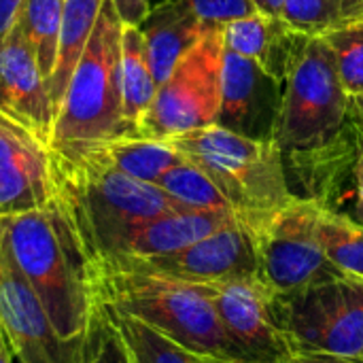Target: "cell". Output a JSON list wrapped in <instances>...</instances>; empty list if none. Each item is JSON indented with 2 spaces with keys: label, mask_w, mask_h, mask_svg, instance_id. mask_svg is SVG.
I'll return each mask as SVG.
<instances>
[{
  "label": "cell",
  "mask_w": 363,
  "mask_h": 363,
  "mask_svg": "<svg viewBox=\"0 0 363 363\" xmlns=\"http://www.w3.org/2000/svg\"><path fill=\"white\" fill-rule=\"evenodd\" d=\"M0 238L45 306L57 338L77 345L100 302L94 259L62 196L45 208L0 217Z\"/></svg>",
  "instance_id": "cell-1"
},
{
  "label": "cell",
  "mask_w": 363,
  "mask_h": 363,
  "mask_svg": "<svg viewBox=\"0 0 363 363\" xmlns=\"http://www.w3.org/2000/svg\"><path fill=\"white\" fill-rule=\"evenodd\" d=\"M94 266L100 304L151 325L204 357L242 362V355L223 332L204 285L111 262Z\"/></svg>",
  "instance_id": "cell-2"
},
{
  "label": "cell",
  "mask_w": 363,
  "mask_h": 363,
  "mask_svg": "<svg viewBox=\"0 0 363 363\" xmlns=\"http://www.w3.org/2000/svg\"><path fill=\"white\" fill-rule=\"evenodd\" d=\"M57 162L60 196L94 264L113 257L134 225L168 213L189 211L160 185L128 177L96 153L77 160L57 157Z\"/></svg>",
  "instance_id": "cell-3"
},
{
  "label": "cell",
  "mask_w": 363,
  "mask_h": 363,
  "mask_svg": "<svg viewBox=\"0 0 363 363\" xmlns=\"http://www.w3.org/2000/svg\"><path fill=\"white\" fill-rule=\"evenodd\" d=\"M168 143L219 187L234 215L251 230L296 196L283 149L272 138H249L213 123L172 136Z\"/></svg>",
  "instance_id": "cell-4"
},
{
  "label": "cell",
  "mask_w": 363,
  "mask_h": 363,
  "mask_svg": "<svg viewBox=\"0 0 363 363\" xmlns=\"http://www.w3.org/2000/svg\"><path fill=\"white\" fill-rule=\"evenodd\" d=\"M121 28L123 21L113 0H104L89 45L55 115L49 145L62 160H77L106 140L134 136L121 98Z\"/></svg>",
  "instance_id": "cell-5"
},
{
  "label": "cell",
  "mask_w": 363,
  "mask_h": 363,
  "mask_svg": "<svg viewBox=\"0 0 363 363\" xmlns=\"http://www.w3.org/2000/svg\"><path fill=\"white\" fill-rule=\"evenodd\" d=\"M349 123V96L336 60L321 36H308L283 83L274 140L283 155L306 153L336 140Z\"/></svg>",
  "instance_id": "cell-6"
},
{
  "label": "cell",
  "mask_w": 363,
  "mask_h": 363,
  "mask_svg": "<svg viewBox=\"0 0 363 363\" xmlns=\"http://www.w3.org/2000/svg\"><path fill=\"white\" fill-rule=\"evenodd\" d=\"M223 51L221 28H208L177 62L166 81L160 83L157 94L138 125V136L168 140L217 123L221 108Z\"/></svg>",
  "instance_id": "cell-7"
},
{
  "label": "cell",
  "mask_w": 363,
  "mask_h": 363,
  "mask_svg": "<svg viewBox=\"0 0 363 363\" xmlns=\"http://www.w3.org/2000/svg\"><path fill=\"white\" fill-rule=\"evenodd\" d=\"M279 315L298 353L363 357V283L334 279L277 294Z\"/></svg>",
  "instance_id": "cell-8"
},
{
  "label": "cell",
  "mask_w": 363,
  "mask_h": 363,
  "mask_svg": "<svg viewBox=\"0 0 363 363\" xmlns=\"http://www.w3.org/2000/svg\"><path fill=\"white\" fill-rule=\"evenodd\" d=\"M319 211L317 200L294 196L253 230L259 251V279L274 294H291L345 277L321 247Z\"/></svg>",
  "instance_id": "cell-9"
},
{
  "label": "cell",
  "mask_w": 363,
  "mask_h": 363,
  "mask_svg": "<svg viewBox=\"0 0 363 363\" xmlns=\"http://www.w3.org/2000/svg\"><path fill=\"white\" fill-rule=\"evenodd\" d=\"M219 323L245 363H281L296 355L287 336L277 294L259 279H240L204 285Z\"/></svg>",
  "instance_id": "cell-10"
},
{
  "label": "cell",
  "mask_w": 363,
  "mask_h": 363,
  "mask_svg": "<svg viewBox=\"0 0 363 363\" xmlns=\"http://www.w3.org/2000/svg\"><path fill=\"white\" fill-rule=\"evenodd\" d=\"M104 262L172 277L187 283H198V285L259 277L257 238L255 232L240 219L230 225H223L221 230L208 234L206 238L194 242L191 247L170 255H160L149 259L113 257Z\"/></svg>",
  "instance_id": "cell-11"
},
{
  "label": "cell",
  "mask_w": 363,
  "mask_h": 363,
  "mask_svg": "<svg viewBox=\"0 0 363 363\" xmlns=\"http://www.w3.org/2000/svg\"><path fill=\"white\" fill-rule=\"evenodd\" d=\"M60 198V162L49 143L0 113V217L45 208Z\"/></svg>",
  "instance_id": "cell-12"
},
{
  "label": "cell",
  "mask_w": 363,
  "mask_h": 363,
  "mask_svg": "<svg viewBox=\"0 0 363 363\" xmlns=\"http://www.w3.org/2000/svg\"><path fill=\"white\" fill-rule=\"evenodd\" d=\"M0 328L19 363H72L77 345L57 338L45 306L0 238Z\"/></svg>",
  "instance_id": "cell-13"
},
{
  "label": "cell",
  "mask_w": 363,
  "mask_h": 363,
  "mask_svg": "<svg viewBox=\"0 0 363 363\" xmlns=\"http://www.w3.org/2000/svg\"><path fill=\"white\" fill-rule=\"evenodd\" d=\"M283 102V83L255 62L223 51L221 108L217 123L259 140H274Z\"/></svg>",
  "instance_id": "cell-14"
},
{
  "label": "cell",
  "mask_w": 363,
  "mask_h": 363,
  "mask_svg": "<svg viewBox=\"0 0 363 363\" xmlns=\"http://www.w3.org/2000/svg\"><path fill=\"white\" fill-rule=\"evenodd\" d=\"M0 113L28 128L40 140H51L55 111L47 79L19 28L0 45Z\"/></svg>",
  "instance_id": "cell-15"
},
{
  "label": "cell",
  "mask_w": 363,
  "mask_h": 363,
  "mask_svg": "<svg viewBox=\"0 0 363 363\" xmlns=\"http://www.w3.org/2000/svg\"><path fill=\"white\" fill-rule=\"evenodd\" d=\"M223 47L255 62L262 70L285 83L300 49L311 34L294 28L285 17L255 11L221 26Z\"/></svg>",
  "instance_id": "cell-16"
},
{
  "label": "cell",
  "mask_w": 363,
  "mask_h": 363,
  "mask_svg": "<svg viewBox=\"0 0 363 363\" xmlns=\"http://www.w3.org/2000/svg\"><path fill=\"white\" fill-rule=\"evenodd\" d=\"M238 221L230 211H177L134 225L113 257L149 259L191 247L208 234ZM108 257V259H113ZM104 262V259H102ZM98 264V262H96Z\"/></svg>",
  "instance_id": "cell-17"
},
{
  "label": "cell",
  "mask_w": 363,
  "mask_h": 363,
  "mask_svg": "<svg viewBox=\"0 0 363 363\" xmlns=\"http://www.w3.org/2000/svg\"><path fill=\"white\" fill-rule=\"evenodd\" d=\"M138 28L145 36L151 70L160 85L172 72L177 62L213 26L202 23L183 0H166L153 4Z\"/></svg>",
  "instance_id": "cell-18"
},
{
  "label": "cell",
  "mask_w": 363,
  "mask_h": 363,
  "mask_svg": "<svg viewBox=\"0 0 363 363\" xmlns=\"http://www.w3.org/2000/svg\"><path fill=\"white\" fill-rule=\"evenodd\" d=\"M102 4L104 0H66L64 4L55 64L47 81L49 98H51L55 115L62 106L68 83L89 45Z\"/></svg>",
  "instance_id": "cell-19"
},
{
  "label": "cell",
  "mask_w": 363,
  "mask_h": 363,
  "mask_svg": "<svg viewBox=\"0 0 363 363\" xmlns=\"http://www.w3.org/2000/svg\"><path fill=\"white\" fill-rule=\"evenodd\" d=\"M119 79H121L123 115L130 125V132L138 136V125L145 113L149 111L160 85L151 70L145 36L140 28L132 23H123L121 28Z\"/></svg>",
  "instance_id": "cell-20"
},
{
  "label": "cell",
  "mask_w": 363,
  "mask_h": 363,
  "mask_svg": "<svg viewBox=\"0 0 363 363\" xmlns=\"http://www.w3.org/2000/svg\"><path fill=\"white\" fill-rule=\"evenodd\" d=\"M87 153H96L117 170L145 183L157 185V181L185 157L168 143L147 136H119L106 140ZM85 155V153H83Z\"/></svg>",
  "instance_id": "cell-21"
},
{
  "label": "cell",
  "mask_w": 363,
  "mask_h": 363,
  "mask_svg": "<svg viewBox=\"0 0 363 363\" xmlns=\"http://www.w3.org/2000/svg\"><path fill=\"white\" fill-rule=\"evenodd\" d=\"M104 306V304H102ZM119 330L134 363H208V357L181 347L151 325L104 306Z\"/></svg>",
  "instance_id": "cell-22"
},
{
  "label": "cell",
  "mask_w": 363,
  "mask_h": 363,
  "mask_svg": "<svg viewBox=\"0 0 363 363\" xmlns=\"http://www.w3.org/2000/svg\"><path fill=\"white\" fill-rule=\"evenodd\" d=\"M317 232L330 262L353 281L363 283V225L345 213L321 206Z\"/></svg>",
  "instance_id": "cell-23"
},
{
  "label": "cell",
  "mask_w": 363,
  "mask_h": 363,
  "mask_svg": "<svg viewBox=\"0 0 363 363\" xmlns=\"http://www.w3.org/2000/svg\"><path fill=\"white\" fill-rule=\"evenodd\" d=\"M64 4L66 0H23L17 23L23 38L32 47L47 81L55 64Z\"/></svg>",
  "instance_id": "cell-24"
},
{
  "label": "cell",
  "mask_w": 363,
  "mask_h": 363,
  "mask_svg": "<svg viewBox=\"0 0 363 363\" xmlns=\"http://www.w3.org/2000/svg\"><path fill=\"white\" fill-rule=\"evenodd\" d=\"M157 185L174 198L179 204H183L189 211H230V204L225 196L219 191V187L191 162L183 160L174 168H170Z\"/></svg>",
  "instance_id": "cell-25"
},
{
  "label": "cell",
  "mask_w": 363,
  "mask_h": 363,
  "mask_svg": "<svg viewBox=\"0 0 363 363\" xmlns=\"http://www.w3.org/2000/svg\"><path fill=\"white\" fill-rule=\"evenodd\" d=\"M319 36L336 60V70L347 96H363V21H342Z\"/></svg>",
  "instance_id": "cell-26"
},
{
  "label": "cell",
  "mask_w": 363,
  "mask_h": 363,
  "mask_svg": "<svg viewBox=\"0 0 363 363\" xmlns=\"http://www.w3.org/2000/svg\"><path fill=\"white\" fill-rule=\"evenodd\" d=\"M72 363H134L108 311L98 304L87 332L77 345Z\"/></svg>",
  "instance_id": "cell-27"
},
{
  "label": "cell",
  "mask_w": 363,
  "mask_h": 363,
  "mask_svg": "<svg viewBox=\"0 0 363 363\" xmlns=\"http://www.w3.org/2000/svg\"><path fill=\"white\" fill-rule=\"evenodd\" d=\"M345 0H285L281 17L304 34L319 36L342 21Z\"/></svg>",
  "instance_id": "cell-28"
},
{
  "label": "cell",
  "mask_w": 363,
  "mask_h": 363,
  "mask_svg": "<svg viewBox=\"0 0 363 363\" xmlns=\"http://www.w3.org/2000/svg\"><path fill=\"white\" fill-rule=\"evenodd\" d=\"M206 26H225L257 11L253 0H183Z\"/></svg>",
  "instance_id": "cell-29"
},
{
  "label": "cell",
  "mask_w": 363,
  "mask_h": 363,
  "mask_svg": "<svg viewBox=\"0 0 363 363\" xmlns=\"http://www.w3.org/2000/svg\"><path fill=\"white\" fill-rule=\"evenodd\" d=\"M349 136H351V151H349L342 183L347 179L351 183L349 189L353 198V213L349 217L363 225V128L349 121Z\"/></svg>",
  "instance_id": "cell-30"
},
{
  "label": "cell",
  "mask_w": 363,
  "mask_h": 363,
  "mask_svg": "<svg viewBox=\"0 0 363 363\" xmlns=\"http://www.w3.org/2000/svg\"><path fill=\"white\" fill-rule=\"evenodd\" d=\"M21 6H23V0H0V45L17 28Z\"/></svg>",
  "instance_id": "cell-31"
},
{
  "label": "cell",
  "mask_w": 363,
  "mask_h": 363,
  "mask_svg": "<svg viewBox=\"0 0 363 363\" xmlns=\"http://www.w3.org/2000/svg\"><path fill=\"white\" fill-rule=\"evenodd\" d=\"M123 23L138 26L151 9V0H113Z\"/></svg>",
  "instance_id": "cell-32"
},
{
  "label": "cell",
  "mask_w": 363,
  "mask_h": 363,
  "mask_svg": "<svg viewBox=\"0 0 363 363\" xmlns=\"http://www.w3.org/2000/svg\"><path fill=\"white\" fill-rule=\"evenodd\" d=\"M342 21H363V0L342 2Z\"/></svg>",
  "instance_id": "cell-33"
},
{
  "label": "cell",
  "mask_w": 363,
  "mask_h": 363,
  "mask_svg": "<svg viewBox=\"0 0 363 363\" xmlns=\"http://www.w3.org/2000/svg\"><path fill=\"white\" fill-rule=\"evenodd\" d=\"M349 121L363 128V96L349 98Z\"/></svg>",
  "instance_id": "cell-34"
},
{
  "label": "cell",
  "mask_w": 363,
  "mask_h": 363,
  "mask_svg": "<svg viewBox=\"0 0 363 363\" xmlns=\"http://www.w3.org/2000/svg\"><path fill=\"white\" fill-rule=\"evenodd\" d=\"M315 363H363V359H353V357H338V355H325V353H304Z\"/></svg>",
  "instance_id": "cell-35"
},
{
  "label": "cell",
  "mask_w": 363,
  "mask_h": 363,
  "mask_svg": "<svg viewBox=\"0 0 363 363\" xmlns=\"http://www.w3.org/2000/svg\"><path fill=\"white\" fill-rule=\"evenodd\" d=\"M253 4H255V6H257V11H262V13L281 15V13H283V4H285V0H253Z\"/></svg>",
  "instance_id": "cell-36"
},
{
  "label": "cell",
  "mask_w": 363,
  "mask_h": 363,
  "mask_svg": "<svg viewBox=\"0 0 363 363\" xmlns=\"http://www.w3.org/2000/svg\"><path fill=\"white\" fill-rule=\"evenodd\" d=\"M11 357H13V351H11V347L6 342V336H4V332L0 328V363H13Z\"/></svg>",
  "instance_id": "cell-37"
},
{
  "label": "cell",
  "mask_w": 363,
  "mask_h": 363,
  "mask_svg": "<svg viewBox=\"0 0 363 363\" xmlns=\"http://www.w3.org/2000/svg\"><path fill=\"white\" fill-rule=\"evenodd\" d=\"M281 363H315L308 355H304V353H296V355H291V357H287L285 362Z\"/></svg>",
  "instance_id": "cell-38"
},
{
  "label": "cell",
  "mask_w": 363,
  "mask_h": 363,
  "mask_svg": "<svg viewBox=\"0 0 363 363\" xmlns=\"http://www.w3.org/2000/svg\"><path fill=\"white\" fill-rule=\"evenodd\" d=\"M208 363H242V362H234V359H215V357H208Z\"/></svg>",
  "instance_id": "cell-39"
},
{
  "label": "cell",
  "mask_w": 363,
  "mask_h": 363,
  "mask_svg": "<svg viewBox=\"0 0 363 363\" xmlns=\"http://www.w3.org/2000/svg\"><path fill=\"white\" fill-rule=\"evenodd\" d=\"M160 2H166V0H151V6H153V4H160Z\"/></svg>",
  "instance_id": "cell-40"
},
{
  "label": "cell",
  "mask_w": 363,
  "mask_h": 363,
  "mask_svg": "<svg viewBox=\"0 0 363 363\" xmlns=\"http://www.w3.org/2000/svg\"><path fill=\"white\" fill-rule=\"evenodd\" d=\"M362 359H363V357H362Z\"/></svg>",
  "instance_id": "cell-41"
}]
</instances>
